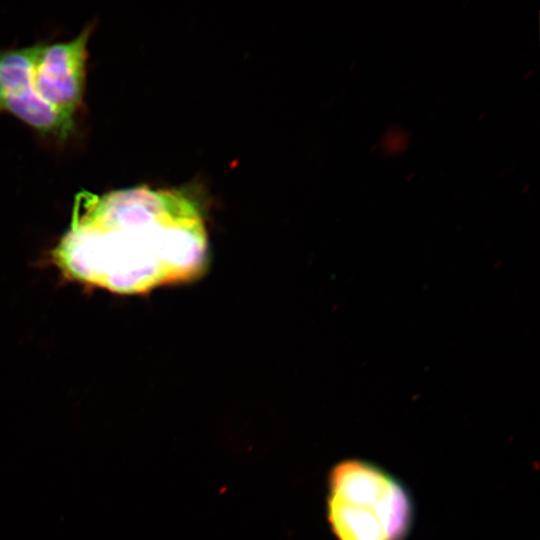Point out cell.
<instances>
[{
    "instance_id": "obj_3",
    "label": "cell",
    "mask_w": 540,
    "mask_h": 540,
    "mask_svg": "<svg viewBox=\"0 0 540 540\" xmlns=\"http://www.w3.org/2000/svg\"><path fill=\"white\" fill-rule=\"evenodd\" d=\"M91 26L64 42L38 43L33 82L38 95L66 120L75 124L85 90L87 43Z\"/></svg>"
},
{
    "instance_id": "obj_1",
    "label": "cell",
    "mask_w": 540,
    "mask_h": 540,
    "mask_svg": "<svg viewBox=\"0 0 540 540\" xmlns=\"http://www.w3.org/2000/svg\"><path fill=\"white\" fill-rule=\"evenodd\" d=\"M54 256L69 276L119 294H143L203 276L209 243L198 203L146 185L80 194Z\"/></svg>"
},
{
    "instance_id": "obj_4",
    "label": "cell",
    "mask_w": 540,
    "mask_h": 540,
    "mask_svg": "<svg viewBox=\"0 0 540 540\" xmlns=\"http://www.w3.org/2000/svg\"><path fill=\"white\" fill-rule=\"evenodd\" d=\"M36 44L0 49V112H7L38 132L66 139L75 124L66 120L37 93L33 82Z\"/></svg>"
},
{
    "instance_id": "obj_2",
    "label": "cell",
    "mask_w": 540,
    "mask_h": 540,
    "mask_svg": "<svg viewBox=\"0 0 540 540\" xmlns=\"http://www.w3.org/2000/svg\"><path fill=\"white\" fill-rule=\"evenodd\" d=\"M327 515L338 540H403L413 516L404 487L380 467L359 459L332 468Z\"/></svg>"
}]
</instances>
